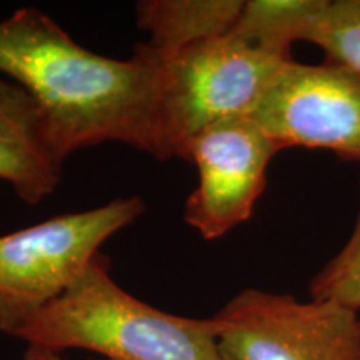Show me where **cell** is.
I'll return each mask as SVG.
<instances>
[{
	"label": "cell",
	"mask_w": 360,
	"mask_h": 360,
	"mask_svg": "<svg viewBox=\"0 0 360 360\" xmlns=\"http://www.w3.org/2000/svg\"><path fill=\"white\" fill-rule=\"evenodd\" d=\"M0 74L34 97L64 162L103 142L157 159L164 58L146 44L127 60L103 57L37 8H19L0 22Z\"/></svg>",
	"instance_id": "cell-1"
},
{
	"label": "cell",
	"mask_w": 360,
	"mask_h": 360,
	"mask_svg": "<svg viewBox=\"0 0 360 360\" xmlns=\"http://www.w3.org/2000/svg\"><path fill=\"white\" fill-rule=\"evenodd\" d=\"M0 330L27 345L89 350L109 360H227L212 319L164 312L125 292L102 252L64 294L2 319Z\"/></svg>",
	"instance_id": "cell-2"
},
{
	"label": "cell",
	"mask_w": 360,
	"mask_h": 360,
	"mask_svg": "<svg viewBox=\"0 0 360 360\" xmlns=\"http://www.w3.org/2000/svg\"><path fill=\"white\" fill-rule=\"evenodd\" d=\"M292 51L232 27L164 58L157 159H186L188 143L224 120L250 117Z\"/></svg>",
	"instance_id": "cell-3"
},
{
	"label": "cell",
	"mask_w": 360,
	"mask_h": 360,
	"mask_svg": "<svg viewBox=\"0 0 360 360\" xmlns=\"http://www.w3.org/2000/svg\"><path fill=\"white\" fill-rule=\"evenodd\" d=\"M143 210L141 197H124L0 236V321L64 294L101 247Z\"/></svg>",
	"instance_id": "cell-4"
},
{
	"label": "cell",
	"mask_w": 360,
	"mask_h": 360,
	"mask_svg": "<svg viewBox=\"0 0 360 360\" xmlns=\"http://www.w3.org/2000/svg\"><path fill=\"white\" fill-rule=\"evenodd\" d=\"M227 360H360L359 310L245 289L212 317Z\"/></svg>",
	"instance_id": "cell-5"
},
{
	"label": "cell",
	"mask_w": 360,
	"mask_h": 360,
	"mask_svg": "<svg viewBox=\"0 0 360 360\" xmlns=\"http://www.w3.org/2000/svg\"><path fill=\"white\" fill-rule=\"evenodd\" d=\"M278 150L328 148L360 165V75L326 60H290L250 115Z\"/></svg>",
	"instance_id": "cell-6"
},
{
	"label": "cell",
	"mask_w": 360,
	"mask_h": 360,
	"mask_svg": "<svg viewBox=\"0 0 360 360\" xmlns=\"http://www.w3.org/2000/svg\"><path fill=\"white\" fill-rule=\"evenodd\" d=\"M276 143L250 117L224 120L188 143L186 159L199 170V186L184 207V219L207 240L224 237L252 217L267 186Z\"/></svg>",
	"instance_id": "cell-7"
},
{
	"label": "cell",
	"mask_w": 360,
	"mask_h": 360,
	"mask_svg": "<svg viewBox=\"0 0 360 360\" xmlns=\"http://www.w3.org/2000/svg\"><path fill=\"white\" fill-rule=\"evenodd\" d=\"M62 165L37 102L0 77V180L27 204H39L57 188Z\"/></svg>",
	"instance_id": "cell-8"
},
{
	"label": "cell",
	"mask_w": 360,
	"mask_h": 360,
	"mask_svg": "<svg viewBox=\"0 0 360 360\" xmlns=\"http://www.w3.org/2000/svg\"><path fill=\"white\" fill-rule=\"evenodd\" d=\"M240 0H147L137 4V24L150 34L146 44L162 58L232 29L240 15Z\"/></svg>",
	"instance_id": "cell-9"
},
{
	"label": "cell",
	"mask_w": 360,
	"mask_h": 360,
	"mask_svg": "<svg viewBox=\"0 0 360 360\" xmlns=\"http://www.w3.org/2000/svg\"><path fill=\"white\" fill-rule=\"evenodd\" d=\"M297 40L319 45L328 62L360 75V0H307Z\"/></svg>",
	"instance_id": "cell-10"
},
{
	"label": "cell",
	"mask_w": 360,
	"mask_h": 360,
	"mask_svg": "<svg viewBox=\"0 0 360 360\" xmlns=\"http://www.w3.org/2000/svg\"><path fill=\"white\" fill-rule=\"evenodd\" d=\"M310 295L360 310V209L349 242L310 282Z\"/></svg>",
	"instance_id": "cell-11"
},
{
	"label": "cell",
	"mask_w": 360,
	"mask_h": 360,
	"mask_svg": "<svg viewBox=\"0 0 360 360\" xmlns=\"http://www.w3.org/2000/svg\"><path fill=\"white\" fill-rule=\"evenodd\" d=\"M22 360H69V359L64 357V354L62 352H56V350L35 347V345H27V350Z\"/></svg>",
	"instance_id": "cell-12"
}]
</instances>
